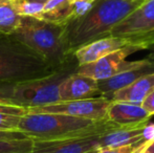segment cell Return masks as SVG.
<instances>
[{"instance_id": "1", "label": "cell", "mask_w": 154, "mask_h": 153, "mask_svg": "<svg viewBox=\"0 0 154 153\" xmlns=\"http://www.w3.org/2000/svg\"><path fill=\"white\" fill-rule=\"evenodd\" d=\"M144 1L142 0H93L84 14L67 22L65 39L69 53L99 39L111 31Z\"/></svg>"}, {"instance_id": "2", "label": "cell", "mask_w": 154, "mask_h": 153, "mask_svg": "<svg viewBox=\"0 0 154 153\" xmlns=\"http://www.w3.org/2000/svg\"><path fill=\"white\" fill-rule=\"evenodd\" d=\"M120 127L123 126L107 120L94 122L58 113L27 112L21 118L18 131L32 142H53L102 135Z\"/></svg>"}, {"instance_id": "3", "label": "cell", "mask_w": 154, "mask_h": 153, "mask_svg": "<svg viewBox=\"0 0 154 153\" xmlns=\"http://www.w3.org/2000/svg\"><path fill=\"white\" fill-rule=\"evenodd\" d=\"M77 67L78 63L73 57L68 63L47 76L0 84V103L32 109L60 102V85L69 75L75 72Z\"/></svg>"}, {"instance_id": "4", "label": "cell", "mask_w": 154, "mask_h": 153, "mask_svg": "<svg viewBox=\"0 0 154 153\" xmlns=\"http://www.w3.org/2000/svg\"><path fill=\"white\" fill-rule=\"evenodd\" d=\"M11 36L40 56L54 69L62 67L73 58L67 46L64 25L21 17L18 29Z\"/></svg>"}, {"instance_id": "5", "label": "cell", "mask_w": 154, "mask_h": 153, "mask_svg": "<svg viewBox=\"0 0 154 153\" xmlns=\"http://www.w3.org/2000/svg\"><path fill=\"white\" fill-rule=\"evenodd\" d=\"M45 60L12 36H0V84H12L54 72Z\"/></svg>"}, {"instance_id": "6", "label": "cell", "mask_w": 154, "mask_h": 153, "mask_svg": "<svg viewBox=\"0 0 154 153\" xmlns=\"http://www.w3.org/2000/svg\"><path fill=\"white\" fill-rule=\"evenodd\" d=\"M128 44L148 49L154 45V0H146L110 33Z\"/></svg>"}, {"instance_id": "7", "label": "cell", "mask_w": 154, "mask_h": 153, "mask_svg": "<svg viewBox=\"0 0 154 153\" xmlns=\"http://www.w3.org/2000/svg\"><path fill=\"white\" fill-rule=\"evenodd\" d=\"M143 50L142 47L134 46V45H126L125 47L102 58L92 63L84 64L77 67L75 72L79 75L89 77L95 81L111 78L121 72L140 67L148 63V60H140V61H127L126 58L133 53Z\"/></svg>"}, {"instance_id": "8", "label": "cell", "mask_w": 154, "mask_h": 153, "mask_svg": "<svg viewBox=\"0 0 154 153\" xmlns=\"http://www.w3.org/2000/svg\"><path fill=\"white\" fill-rule=\"evenodd\" d=\"M110 102L105 96L85 99V100L66 101L58 102L46 106L27 109V112L32 113H58L75 118L100 122L107 120V110Z\"/></svg>"}, {"instance_id": "9", "label": "cell", "mask_w": 154, "mask_h": 153, "mask_svg": "<svg viewBox=\"0 0 154 153\" xmlns=\"http://www.w3.org/2000/svg\"><path fill=\"white\" fill-rule=\"evenodd\" d=\"M93 0H47L43 12L37 19L65 25L72 19L81 16Z\"/></svg>"}, {"instance_id": "10", "label": "cell", "mask_w": 154, "mask_h": 153, "mask_svg": "<svg viewBox=\"0 0 154 153\" xmlns=\"http://www.w3.org/2000/svg\"><path fill=\"white\" fill-rule=\"evenodd\" d=\"M60 102L102 96L97 81L77 72L69 75L59 87Z\"/></svg>"}, {"instance_id": "11", "label": "cell", "mask_w": 154, "mask_h": 153, "mask_svg": "<svg viewBox=\"0 0 154 153\" xmlns=\"http://www.w3.org/2000/svg\"><path fill=\"white\" fill-rule=\"evenodd\" d=\"M148 124L149 123H144L135 126H123L100 135L97 137L99 150L133 144H145L151 141L146 131Z\"/></svg>"}, {"instance_id": "12", "label": "cell", "mask_w": 154, "mask_h": 153, "mask_svg": "<svg viewBox=\"0 0 154 153\" xmlns=\"http://www.w3.org/2000/svg\"><path fill=\"white\" fill-rule=\"evenodd\" d=\"M75 137L53 142H34V153H97L99 151L97 137Z\"/></svg>"}, {"instance_id": "13", "label": "cell", "mask_w": 154, "mask_h": 153, "mask_svg": "<svg viewBox=\"0 0 154 153\" xmlns=\"http://www.w3.org/2000/svg\"><path fill=\"white\" fill-rule=\"evenodd\" d=\"M126 45H128V43L124 39L108 36V37L99 39L86 45H83L82 47L78 48L72 55L77 61L78 66H80L97 61L123 48Z\"/></svg>"}, {"instance_id": "14", "label": "cell", "mask_w": 154, "mask_h": 153, "mask_svg": "<svg viewBox=\"0 0 154 153\" xmlns=\"http://www.w3.org/2000/svg\"><path fill=\"white\" fill-rule=\"evenodd\" d=\"M107 121L120 126H135L149 123L151 115L140 104L111 101L107 110Z\"/></svg>"}, {"instance_id": "15", "label": "cell", "mask_w": 154, "mask_h": 153, "mask_svg": "<svg viewBox=\"0 0 154 153\" xmlns=\"http://www.w3.org/2000/svg\"><path fill=\"white\" fill-rule=\"evenodd\" d=\"M154 89V72L140 77L133 83L126 86L122 89L105 96L113 102H125L132 104H140L146 96Z\"/></svg>"}, {"instance_id": "16", "label": "cell", "mask_w": 154, "mask_h": 153, "mask_svg": "<svg viewBox=\"0 0 154 153\" xmlns=\"http://www.w3.org/2000/svg\"><path fill=\"white\" fill-rule=\"evenodd\" d=\"M153 72L154 64L148 61V63L143 66H140V67L121 72V74L116 75V76L111 78H108V79L102 80V81H97V85H99V89L101 91L102 96H107L126 87V86L130 85L135 80L140 79V77L153 74Z\"/></svg>"}, {"instance_id": "17", "label": "cell", "mask_w": 154, "mask_h": 153, "mask_svg": "<svg viewBox=\"0 0 154 153\" xmlns=\"http://www.w3.org/2000/svg\"><path fill=\"white\" fill-rule=\"evenodd\" d=\"M21 17L11 0H0V36H11L18 29Z\"/></svg>"}, {"instance_id": "18", "label": "cell", "mask_w": 154, "mask_h": 153, "mask_svg": "<svg viewBox=\"0 0 154 153\" xmlns=\"http://www.w3.org/2000/svg\"><path fill=\"white\" fill-rule=\"evenodd\" d=\"M26 113V108L0 103V130L18 131L19 123Z\"/></svg>"}, {"instance_id": "19", "label": "cell", "mask_w": 154, "mask_h": 153, "mask_svg": "<svg viewBox=\"0 0 154 153\" xmlns=\"http://www.w3.org/2000/svg\"><path fill=\"white\" fill-rule=\"evenodd\" d=\"M34 142L27 139H0V153H29L32 152Z\"/></svg>"}, {"instance_id": "20", "label": "cell", "mask_w": 154, "mask_h": 153, "mask_svg": "<svg viewBox=\"0 0 154 153\" xmlns=\"http://www.w3.org/2000/svg\"><path fill=\"white\" fill-rule=\"evenodd\" d=\"M16 13L20 17L38 18L43 12L44 3L29 1V0H11Z\"/></svg>"}, {"instance_id": "21", "label": "cell", "mask_w": 154, "mask_h": 153, "mask_svg": "<svg viewBox=\"0 0 154 153\" xmlns=\"http://www.w3.org/2000/svg\"><path fill=\"white\" fill-rule=\"evenodd\" d=\"M142 145L144 144H133V145L121 146V147L106 148V149L99 150L97 153H134Z\"/></svg>"}, {"instance_id": "22", "label": "cell", "mask_w": 154, "mask_h": 153, "mask_svg": "<svg viewBox=\"0 0 154 153\" xmlns=\"http://www.w3.org/2000/svg\"><path fill=\"white\" fill-rule=\"evenodd\" d=\"M142 106L151 116L154 115V89L143 101Z\"/></svg>"}, {"instance_id": "23", "label": "cell", "mask_w": 154, "mask_h": 153, "mask_svg": "<svg viewBox=\"0 0 154 153\" xmlns=\"http://www.w3.org/2000/svg\"><path fill=\"white\" fill-rule=\"evenodd\" d=\"M25 139L20 131H3L0 130V139Z\"/></svg>"}, {"instance_id": "24", "label": "cell", "mask_w": 154, "mask_h": 153, "mask_svg": "<svg viewBox=\"0 0 154 153\" xmlns=\"http://www.w3.org/2000/svg\"><path fill=\"white\" fill-rule=\"evenodd\" d=\"M148 49H149V55L147 56L146 59L148 60L149 62L154 64V45H151L150 47H148Z\"/></svg>"}, {"instance_id": "25", "label": "cell", "mask_w": 154, "mask_h": 153, "mask_svg": "<svg viewBox=\"0 0 154 153\" xmlns=\"http://www.w3.org/2000/svg\"><path fill=\"white\" fill-rule=\"evenodd\" d=\"M146 149L150 153H154V139L146 143Z\"/></svg>"}, {"instance_id": "26", "label": "cell", "mask_w": 154, "mask_h": 153, "mask_svg": "<svg viewBox=\"0 0 154 153\" xmlns=\"http://www.w3.org/2000/svg\"><path fill=\"white\" fill-rule=\"evenodd\" d=\"M134 153H150V152H149L148 150L146 149V143H145L144 145L140 146V147L138 148V149L136 150V151L134 152Z\"/></svg>"}, {"instance_id": "27", "label": "cell", "mask_w": 154, "mask_h": 153, "mask_svg": "<svg viewBox=\"0 0 154 153\" xmlns=\"http://www.w3.org/2000/svg\"><path fill=\"white\" fill-rule=\"evenodd\" d=\"M29 1H35V2H41V3H45L47 0H29Z\"/></svg>"}, {"instance_id": "28", "label": "cell", "mask_w": 154, "mask_h": 153, "mask_svg": "<svg viewBox=\"0 0 154 153\" xmlns=\"http://www.w3.org/2000/svg\"><path fill=\"white\" fill-rule=\"evenodd\" d=\"M142 1H146V0H142Z\"/></svg>"}, {"instance_id": "29", "label": "cell", "mask_w": 154, "mask_h": 153, "mask_svg": "<svg viewBox=\"0 0 154 153\" xmlns=\"http://www.w3.org/2000/svg\"><path fill=\"white\" fill-rule=\"evenodd\" d=\"M29 153H34V152H29Z\"/></svg>"}]
</instances>
